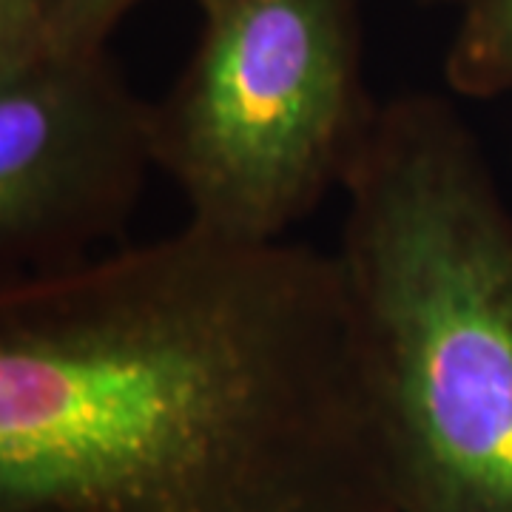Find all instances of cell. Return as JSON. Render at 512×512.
<instances>
[{"label": "cell", "mask_w": 512, "mask_h": 512, "mask_svg": "<svg viewBox=\"0 0 512 512\" xmlns=\"http://www.w3.org/2000/svg\"><path fill=\"white\" fill-rule=\"evenodd\" d=\"M154 171L148 103L109 52L0 66V279L103 251Z\"/></svg>", "instance_id": "obj_4"}, {"label": "cell", "mask_w": 512, "mask_h": 512, "mask_svg": "<svg viewBox=\"0 0 512 512\" xmlns=\"http://www.w3.org/2000/svg\"><path fill=\"white\" fill-rule=\"evenodd\" d=\"M49 46V0H0V66Z\"/></svg>", "instance_id": "obj_7"}, {"label": "cell", "mask_w": 512, "mask_h": 512, "mask_svg": "<svg viewBox=\"0 0 512 512\" xmlns=\"http://www.w3.org/2000/svg\"><path fill=\"white\" fill-rule=\"evenodd\" d=\"M146 0H49V46L106 52L114 29Z\"/></svg>", "instance_id": "obj_6"}, {"label": "cell", "mask_w": 512, "mask_h": 512, "mask_svg": "<svg viewBox=\"0 0 512 512\" xmlns=\"http://www.w3.org/2000/svg\"><path fill=\"white\" fill-rule=\"evenodd\" d=\"M200 37L160 103L154 168L191 228L279 242L342 185L376 103L356 0H197Z\"/></svg>", "instance_id": "obj_3"}, {"label": "cell", "mask_w": 512, "mask_h": 512, "mask_svg": "<svg viewBox=\"0 0 512 512\" xmlns=\"http://www.w3.org/2000/svg\"><path fill=\"white\" fill-rule=\"evenodd\" d=\"M444 69L450 89L458 94L510 89L512 0H464Z\"/></svg>", "instance_id": "obj_5"}, {"label": "cell", "mask_w": 512, "mask_h": 512, "mask_svg": "<svg viewBox=\"0 0 512 512\" xmlns=\"http://www.w3.org/2000/svg\"><path fill=\"white\" fill-rule=\"evenodd\" d=\"M0 512H413L333 251L183 225L0 279Z\"/></svg>", "instance_id": "obj_1"}, {"label": "cell", "mask_w": 512, "mask_h": 512, "mask_svg": "<svg viewBox=\"0 0 512 512\" xmlns=\"http://www.w3.org/2000/svg\"><path fill=\"white\" fill-rule=\"evenodd\" d=\"M333 248L413 512H512V225L450 109L376 103Z\"/></svg>", "instance_id": "obj_2"}]
</instances>
